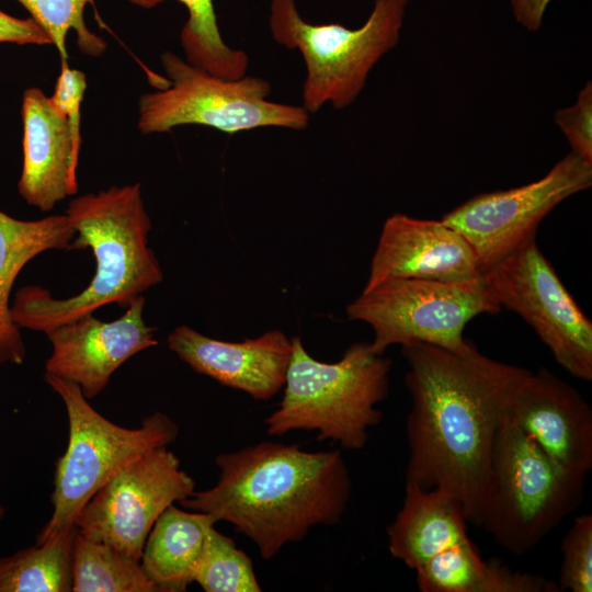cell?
Listing matches in <instances>:
<instances>
[{
  "mask_svg": "<svg viewBox=\"0 0 592 592\" xmlns=\"http://www.w3.org/2000/svg\"><path fill=\"white\" fill-rule=\"evenodd\" d=\"M401 353L411 397L406 483L449 493L475 524L494 437L526 368L490 358L470 342L459 353L426 343Z\"/></svg>",
  "mask_w": 592,
  "mask_h": 592,
  "instance_id": "cell-1",
  "label": "cell"
},
{
  "mask_svg": "<svg viewBox=\"0 0 592 592\" xmlns=\"http://www.w3.org/2000/svg\"><path fill=\"white\" fill-rule=\"evenodd\" d=\"M217 483L179 504L230 523L264 559L299 542L317 525L337 524L352 480L338 449L307 452L296 444L261 442L219 454Z\"/></svg>",
  "mask_w": 592,
  "mask_h": 592,
  "instance_id": "cell-2",
  "label": "cell"
},
{
  "mask_svg": "<svg viewBox=\"0 0 592 592\" xmlns=\"http://www.w3.org/2000/svg\"><path fill=\"white\" fill-rule=\"evenodd\" d=\"M66 215L77 235L71 250L91 248L94 275L81 293L65 299L54 298L37 285L18 289L11 317L20 329L46 333L109 304L127 308L163 280L159 261L148 246L151 221L139 183L76 197Z\"/></svg>",
  "mask_w": 592,
  "mask_h": 592,
  "instance_id": "cell-3",
  "label": "cell"
},
{
  "mask_svg": "<svg viewBox=\"0 0 592 592\" xmlns=\"http://www.w3.org/2000/svg\"><path fill=\"white\" fill-rule=\"evenodd\" d=\"M293 351L284 395L264 423L270 435L316 431L346 449H361L368 431L382 420L376 406L389 389L391 361L375 354L366 342H356L334 363L320 362L292 338Z\"/></svg>",
  "mask_w": 592,
  "mask_h": 592,
  "instance_id": "cell-4",
  "label": "cell"
},
{
  "mask_svg": "<svg viewBox=\"0 0 592 592\" xmlns=\"http://www.w3.org/2000/svg\"><path fill=\"white\" fill-rule=\"evenodd\" d=\"M583 483L584 478L561 470L505 415L479 491L475 524L521 556L576 510Z\"/></svg>",
  "mask_w": 592,
  "mask_h": 592,
  "instance_id": "cell-5",
  "label": "cell"
},
{
  "mask_svg": "<svg viewBox=\"0 0 592 592\" xmlns=\"http://www.w3.org/2000/svg\"><path fill=\"white\" fill-rule=\"evenodd\" d=\"M44 378L66 407L69 437L56 462L53 514L37 544L72 527L82 508L113 476L147 452L168 446L179 434L175 422L160 411L146 417L137 429L117 425L88 402L77 384L48 374Z\"/></svg>",
  "mask_w": 592,
  "mask_h": 592,
  "instance_id": "cell-6",
  "label": "cell"
},
{
  "mask_svg": "<svg viewBox=\"0 0 592 592\" xmlns=\"http://www.w3.org/2000/svg\"><path fill=\"white\" fill-rule=\"evenodd\" d=\"M409 0H375L365 23L348 29L338 23L305 21L294 0H271L270 30L274 41L300 52L306 65L303 106L318 112L326 103L351 105L377 61L400 35Z\"/></svg>",
  "mask_w": 592,
  "mask_h": 592,
  "instance_id": "cell-7",
  "label": "cell"
},
{
  "mask_svg": "<svg viewBox=\"0 0 592 592\" xmlns=\"http://www.w3.org/2000/svg\"><path fill=\"white\" fill-rule=\"evenodd\" d=\"M161 64L169 86L145 93L138 101V129L166 133L180 125L197 124L234 134L259 127L305 129L309 113L303 105L267 100L271 83L258 77L225 79L166 52Z\"/></svg>",
  "mask_w": 592,
  "mask_h": 592,
  "instance_id": "cell-8",
  "label": "cell"
},
{
  "mask_svg": "<svg viewBox=\"0 0 592 592\" xmlns=\"http://www.w3.org/2000/svg\"><path fill=\"white\" fill-rule=\"evenodd\" d=\"M500 305L482 277L452 283L422 278H391L362 294L346 307L350 320L369 325L371 350L378 355L394 344L426 343L455 353L468 344L466 325L481 314H497Z\"/></svg>",
  "mask_w": 592,
  "mask_h": 592,
  "instance_id": "cell-9",
  "label": "cell"
},
{
  "mask_svg": "<svg viewBox=\"0 0 592 592\" xmlns=\"http://www.w3.org/2000/svg\"><path fill=\"white\" fill-rule=\"evenodd\" d=\"M500 307L521 316L570 375L592 379V322L532 240L482 273Z\"/></svg>",
  "mask_w": 592,
  "mask_h": 592,
  "instance_id": "cell-10",
  "label": "cell"
},
{
  "mask_svg": "<svg viewBox=\"0 0 592 592\" xmlns=\"http://www.w3.org/2000/svg\"><path fill=\"white\" fill-rule=\"evenodd\" d=\"M591 184L592 162L570 152L542 179L476 195L441 219L468 241L483 273L534 240L538 225L550 210Z\"/></svg>",
  "mask_w": 592,
  "mask_h": 592,
  "instance_id": "cell-11",
  "label": "cell"
},
{
  "mask_svg": "<svg viewBox=\"0 0 592 592\" xmlns=\"http://www.w3.org/2000/svg\"><path fill=\"white\" fill-rule=\"evenodd\" d=\"M195 491L173 452L161 446L125 466L102 486L75 521L84 537L107 544L140 561L150 530L160 514Z\"/></svg>",
  "mask_w": 592,
  "mask_h": 592,
  "instance_id": "cell-12",
  "label": "cell"
},
{
  "mask_svg": "<svg viewBox=\"0 0 592 592\" xmlns=\"http://www.w3.org/2000/svg\"><path fill=\"white\" fill-rule=\"evenodd\" d=\"M506 415L561 470L585 478L592 467V410L576 388L545 367L526 369Z\"/></svg>",
  "mask_w": 592,
  "mask_h": 592,
  "instance_id": "cell-13",
  "label": "cell"
},
{
  "mask_svg": "<svg viewBox=\"0 0 592 592\" xmlns=\"http://www.w3.org/2000/svg\"><path fill=\"white\" fill-rule=\"evenodd\" d=\"M144 295L113 321H101L93 314L56 327L45 334L53 352L45 374L75 383L87 399L98 396L113 373L133 355L158 344L156 328L147 326Z\"/></svg>",
  "mask_w": 592,
  "mask_h": 592,
  "instance_id": "cell-14",
  "label": "cell"
},
{
  "mask_svg": "<svg viewBox=\"0 0 592 592\" xmlns=\"http://www.w3.org/2000/svg\"><path fill=\"white\" fill-rule=\"evenodd\" d=\"M481 277L471 246L442 219L394 214L383 225L363 289L391 278L464 283Z\"/></svg>",
  "mask_w": 592,
  "mask_h": 592,
  "instance_id": "cell-15",
  "label": "cell"
},
{
  "mask_svg": "<svg viewBox=\"0 0 592 592\" xmlns=\"http://www.w3.org/2000/svg\"><path fill=\"white\" fill-rule=\"evenodd\" d=\"M168 348L198 374L269 400L284 387L293 351L292 339L280 330L241 342L206 337L181 325L167 338Z\"/></svg>",
  "mask_w": 592,
  "mask_h": 592,
  "instance_id": "cell-16",
  "label": "cell"
},
{
  "mask_svg": "<svg viewBox=\"0 0 592 592\" xmlns=\"http://www.w3.org/2000/svg\"><path fill=\"white\" fill-rule=\"evenodd\" d=\"M21 114L23 166L19 193L29 205L48 212L78 192L79 152L67 117L41 89L24 91Z\"/></svg>",
  "mask_w": 592,
  "mask_h": 592,
  "instance_id": "cell-17",
  "label": "cell"
},
{
  "mask_svg": "<svg viewBox=\"0 0 592 592\" xmlns=\"http://www.w3.org/2000/svg\"><path fill=\"white\" fill-rule=\"evenodd\" d=\"M76 229L68 215L16 219L0 210V365H21L26 349L11 317V291L22 269L47 250H71Z\"/></svg>",
  "mask_w": 592,
  "mask_h": 592,
  "instance_id": "cell-18",
  "label": "cell"
},
{
  "mask_svg": "<svg viewBox=\"0 0 592 592\" xmlns=\"http://www.w3.org/2000/svg\"><path fill=\"white\" fill-rule=\"evenodd\" d=\"M466 523L462 505L449 493L406 483L402 505L387 527L389 553L417 570L468 538Z\"/></svg>",
  "mask_w": 592,
  "mask_h": 592,
  "instance_id": "cell-19",
  "label": "cell"
},
{
  "mask_svg": "<svg viewBox=\"0 0 592 592\" xmlns=\"http://www.w3.org/2000/svg\"><path fill=\"white\" fill-rule=\"evenodd\" d=\"M208 513L171 504L157 519L145 542L141 567L159 592H182L193 582L209 530Z\"/></svg>",
  "mask_w": 592,
  "mask_h": 592,
  "instance_id": "cell-20",
  "label": "cell"
},
{
  "mask_svg": "<svg viewBox=\"0 0 592 592\" xmlns=\"http://www.w3.org/2000/svg\"><path fill=\"white\" fill-rule=\"evenodd\" d=\"M414 571L422 592H560L556 581L483 560L469 537Z\"/></svg>",
  "mask_w": 592,
  "mask_h": 592,
  "instance_id": "cell-21",
  "label": "cell"
},
{
  "mask_svg": "<svg viewBox=\"0 0 592 592\" xmlns=\"http://www.w3.org/2000/svg\"><path fill=\"white\" fill-rule=\"evenodd\" d=\"M73 525L56 536L0 558V592L72 591Z\"/></svg>",
  "mask_w": 592,
  "mask_h": 592,
  "instance_id": "cell-22",
  "label": "cell"
},
{
  "mask_svg": "<svg viewBox=\"0 0 592 592\" xmlns=\"http://www.w3.org/2000/svg\"><path fill=\"white\" fill-rule=\"evenodd\" d=\"M149 9L163 0H128ZM185 5L189 18L180 34L185 60L214 76L239 79L246 76L248 55L241 49L230 48L223 39L213 0H178Z\"/></svg>",
  "mask_w": 592,
  "mask_h": 592,
  "instance_id": "cell-23",
  "label": "cell"
},
{
  "mask_svg": "<svg viewBox=\"0 0 592 592\" xmlns=\"http://www.w3.org/2000/svg\"><path fill=\"white\" fill-rule=\"evenodd\" d=\"M72 591L159 592L140 561L78 531L72 547Z\"/></svg>",
  "mask_w": 592,
  "mask_h": 592,
  "instance_id": "cell-24",
  "label": "cell"
},
{
  "mask_svg": "<svg viewBox=\"0 0 592 592\" xmlns=\"http://www.w3.org/2000/svg\"><path fill=\"white\" fill-rule=\"evenodd\" d=\"M193 582L206 592H260L249 556L213 526L207 535Z\"/></svg>",
  "mask_w": 592,
  "mask_h": 592,
  "instance_id": "cell-25",
  "label": "cell"
},
{
  "mask_svg": "<svg viewBox=\"0 0 592 592\" xmlns=\"http://www.w3.org/2000/svg\"><path fill=\"white\" fill-rule=\"evenodd\" d=\"M50 36L61 60L68 59L66 38L75 31L79 49L88 56L99 57L106 49L102 37L91 32L84 21V8L94 0H16Z\"/></svg>",
  "mask_w": 592,
  "mask_h": 592,
  "instance_id": "cell-26",
  "label": "cell"
},
{
  "mask_svg": "<svg viewBox=\"0 0 592 592\" xmlns=\"http://www.w3.org/2000/svg\"><path fill=\"white\" fill-rule=\"evenodd\" d=\"M558 587L561 591H592V515L577 516L561 542Z\"/></svg>",
  "mask_w": 592,
  "mask_h": 592,
  "instance_id": "cell-27",
  "label": "cell"
},
{
  "mask_svg": "<svg viewBox=\"0 0 592 592\" xmlns=\"http://www.w3.org/2000/svg\"><path fill=\"white\" fill-rule=\"evenodd\" d=\"M555 122L566 136L571 152L592 162V83L588 81L573 105L555 113Z\"/></svg>",
  "mask_w": 592,
  "mask_h": 592,
  "instance_id": "cell-28",
  "label": "cell"
},
{
  "mask_svg": "<svg viewBox=\"0 0 592 592\" xmlns=\"http://www.w3.org/2000/svg\"><path fill=\"white\" fill-rule=\"evenodd\" d=\"M87 88L86 75L61 60V70L49 101L68 119L75 149L80 152V107Z\"/></svg>",
  "mask_w": 592,
  "mask_h": 592,
  "instance_id": "cell-29",
  "label": "cell"
},
{
  "mask_svg": "<svg viewBox=\"0 0 592 592\" xmlns=\"http://www.w3.org/2000/svg\"><path fill=\"white\" fill-rule=\"evenodd\" d=\"M0 43L45 45L53 41L33 19H18L0 10Z\"/></svg>",
  "mask_w": 592,
  "mask_h": 592,
  "instance_id": "cell-30",
  "label": "cell"
},
{
  "mask_svg": "<svg viewBox=\"0 0 592 592\" xmlns=\"http://www.w3.org/2000/svg\"><path fill=\"white\" fill-rule=\"evenodd\" d=\"M554 0H510L515 21L531 32L539 30L548 5Z\"/></svg>",
  "mask_w": 592,
  "mask_h": 592,
  "instance_id": "cell-31",
  "label": "cell"
},
{
  "mask_svg": "<svg viewBox=\"0 0 592 592\" xmlns=\"http://www.w3.org/2000/svg\"><path fill=\"white\" fill-rule=\"evenodd\" d=\"M5 509L0 504V520L3 517Z\"/></svg>",
  "mask_w": 592,
  "mask_h": 592,
  "instance_id": "cell-32",
  "label": "cell"
}]
</instances>
